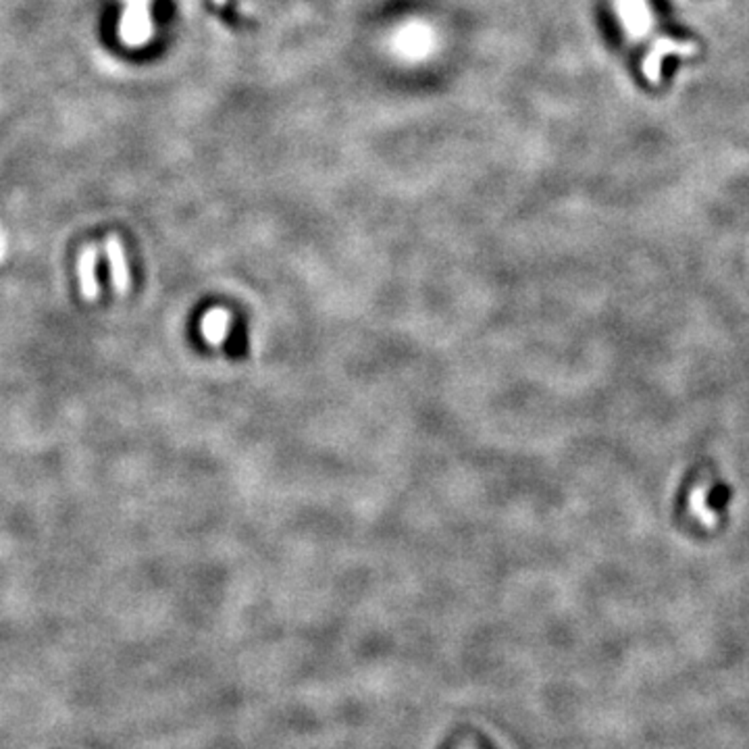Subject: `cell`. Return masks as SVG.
<instances>
[{
    "instance_id": "cell-6",
    "label": "cell",
    "mask_w": 749,
    "mask_h": 749,
    "mask_svg": "<svg viewBox=\"0 0 749 749\" xmlns=\"http://www.w3.org/2000/svg\"><path fill=\"white\" fill-rule=\"evenodd\" d=\"M727 498H729V491L724 490V487H718V490L710 496V502L714 504V506H722V504L727 502Z\"/></svg>"
},
{
    "instance_id": "cell-5",
    "label": "cell",
    "mask_w": 749,
    "mask_h": 749,
    "mask_svg": "<svg viewBox=\"0 0 749 749\" xmlns=\"http://www.w3.org/2000/svg\"><path fill=\"white\" fill-rule=\"evenodd\" d=\"M96 259H99L96 248L84 250L82 257H79V282H82V294L88 300H96L100 294L99 279H96Z\"/></svg>"
},
{
    "instance_id": "cell-3",
    "label": "cell",
    "mask_w": 749,
    "mask_h": 749,
    "mask_svg": "<svg viewBox=\"0 0 749 749\" xmlns=\"http://www.w3.org/2000/svg\"><path fill=\"white\" fill-rule=\"evenodd\" d=\"M148 3L150 0H130L127 3L124 23H121V34H124L127 44L139 46L152 36Z\"/></svg>"
},
{
    "instance_id": "cell-2",
    "label": "cell",
    "mask_w": 749,
    "mask_h": 749,
    "mask_svg": "<svg viewBox=\"0 0 749 749\" xmlns=\"http://www.w3.org/2000/svg\"><path fill=\"white\" fill-rule=\"evenodd\" d=\"M693 57L697 54V46L693 42H681L671 38H657L651 48L645 54L643 60V76L648 77L649 84H657L662 77V60L666 57Z\"/></svg>"
},
{
    "instance_id": "cell-1",
    "label": "cell",
    "mask_w": 749,
    "mask_h": 749,
    "mask_svg": "<svg viewBox=\"0 0 749 749\" xmlns=\"http://www.w3.org/2000/svg\"><path fill=\"white\" fill-rule=\"evenodd\" d=\"M626 36L633 42H643L654 29V15L645 0H614Z\"/></svg>"
},
{
    "instance_id": "cell-4",
    "label": "cell",
    "mask_w": 749,
    "mask_h": 749,
    "mask_svg": "<svg viewBox=\"0 0 749 749\" xmlns=\"http://www.w3.org/2000/svg\"><path fill=\"white\" fill-rule=\"evenodd\" d=\"M107 254L108 263H111V275H113V288L119 294H127L130 291V269H127V260L124 246L117 237H108L107 240Z\"/></svg>"
}]
</instances>
